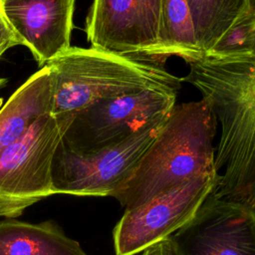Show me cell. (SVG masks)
<instances>
[{
	"label": "cell",
	"instance_id": "17",
	"mask_svg": "<svg viewBox=\"0 0 255 255\" xmlns=\"http://www.w3.org/2000/svg\"><path fill=\"white\" fill-rule=\"evenodd\" d=\"M142 255H179L171 236L159 240L143 250Z\"/></svg>",
	"mask_w": 255,
	"mask_h": 255
},
{
	"label": "cell",
	"instance_id": "21",
	"mask_svg": "<svg viewBox=\"0 0 255 255\" xmlns=\"http://www.w3.org/2000/svg\"><path fill=\"white\" fill-rule=\"evenodd\" d=\"M252 2V7H253V11H254V17H255V0H251ZM254 28H255V23H254Z\"/></svg>",
	"mask_w": 255,
	"mask_h": 255
},
{
	"label": "cell",
	"instance_id": "20",
	"mask_svg": "<svg viewBox=\"0 0 255 255\" xmlns=\"http://www.w3.org/2000/svg\"><path fill=\"white\" fill-rule=\"evenodd\" d=\"M252 44H253V49H254V52H255V28L252 32Z\"/></svg>",
	"mask_w": 255,
	"mask_h": 255
},
{
	"label": "cell",
	"instance_id": "8",
	"mask_svg": "<svg viewBox=\"0 0 255 255\" xmlns=\"http://www.w3.org/2000/svg\"><path fill=\"white\" fill-rule=\"evenodd\" d=\"M163 0H94L86 21L93 48L149 61L159 43Z\"/></svg>",
	"mask_w": 255,
	"mask_h": 255
},
{
	"label": "cell",
	"instance_id": "13",
	"mask_svg": "<svg viewBox=\"0 0 255 255\" xmlns=\"http://www.w3.org/2000/svg\"><path fill=\"white\" fill-rule=\"evenodd\" d=\"M170 56L187 63L205 58L199 48L187 0H163L159 43L150 62L162 65Z\"/></svg>",
	"mask_w": 255,
	"mask_h": 255
},
{
	"label": "cell",
	"instance_id": "18",
	"mask_svg": "<svg viewBox=\"0 0 255 255\" xmlns=\"http://www.w3.org/2000/svg\"><path fill=\"white\" fill-rule=\"evenodd\" d=\"M17 45L20 43L2 15L0 18V58L8 49Z\"/></svg>",
	"mask_w": 255,
	"mask_h": 255
},
{
	"label": "cell",
	"instance_id": "6",
	"mask_svg": "<svg viewBox=\"0 0 255 255\" xmlns=\"http://www.w3.org/2000/svg\"><path fill=\"white\" fill-rule=\"evenodd\" d=\"M165 122L156 123L120 143L92 153H76L61 142L52 165L54 194L114 196L130 177Z\"/></svg>",
	"mask_w": 255,
	"mask_h": 255
},
{
	"label": "cell",
	"instance_id": "15",
	"mask_svg": "<svg viewBox=\"0 0 255 255\" xmlns=\"http://www.w3.org/2000/svg\"><path fill=\"white\" fill-rule=\"evenodd\" d=\"M254 11L232 27L212 48L205 58L216 61L255 59L252 44L254 30Z\"/></svg>",
	"mask_w": 255,
	"mask_h": 255
},
{
	"label": "cell",
	"instance_id": "16",
	"mask_svg": "<svg viewBox=\"0 0 255 255\" xmlns=\"http://www.w3.org/2000/svg\"><path fill=\"white\" fill-rule=\"evenodd\" d=\"M239 61L241 74L243 76L247 92L255 107V59Z\"/></svg>",
	"mask_w": 255,
	"mask_h": 255
},
{
	"label": "cell",
	"instance_id": "9",
	"mask_svg": "<svg viewBox=\"0 0 255 255\" xmlns=\"http://www.w3.org/2000/svg\"><path fill=\"white\" fill-rule=\"evenodd\" d=\"M170 236L179 255H255V208L210 193Z\"/></svg>",
	"mask_w": 255,
	"mask_h": 255
},
{
	"label": "cell",
	"instance_id": "19",
	"mask_svg": "<svg viewBox=\"0 0 255 255\" xmlns=\"http://www.w3.org/2000/svg\"><path fill=\"white\" fill-rule=\"evenodd\" d=\"M6 83H7V79H5V78H0V88L4 87V86L6 85Z\"/></svg>",
	"mask_w": 255,
	"mask_h": 255
},
{
	"label": "cell",
	"instance_id": "10",
	"mask_svg": "<svg viewBox=\"0 0 255 255\" xmlns=\"http://www.w3.org/2000/svg\"><path fill=\"white\" fill-rule=\"evenodd\" d=\"M76 0H0L2 15L39 66L71 47Z\"/></svg>",
	"mask_w": 255,
	"mask_h": 255
},
{
	"label": "cell",
	"instance_id": "1",
	"mask_svg": "<svg viewBox=\"0 0 255 255\" xmlns=\"http://www.w3.org/2000/svg\"><path fill=\"white\" fill-rule=\"evenodd\" d=\"M184 78L208 101L221 125L212 194L255 208V107L237 60L190 62Z\"/></svg>",
	"mask_w": 255,
	"mask_h": 255
},
{
	"label": "cell",
	"instance_id": "2",
	"mask_svg": "<svg viewBox=\"0 0 255 255\" xmlns=\"http://www.w3.org/2000/svg\"><path fill=\"white\" fill-rule=\"evenodd\" d=\"M216 120L204 98L175 105L130 177L113 197L131 209L193 177L217 173L212 144Z\"/></svg>",
	"mask_w": 255,
	"mask_h": 255
},
{
	"label": "cell",
	"instance_id": "14",
	"mask_svg": "<svg viewBox=\"0 0 255 255\" xmlns=\"http://www.w3.org/2000/svg\"><path fill=\"white\" fill-rule=\"evenodd\" d=\"M197 44L204 56L253 11L251 0H187Z\"/></svg>",
	"mask_w": 255,
	"mask_h": 255
},
{
	"label": "cell",
	"instance_id": "5",
	"mask_svg": "<svg viewBox=\"0 0 255 255\" xmlns=\"http://www.w3.org/2000/svg\"><path fill=\"white\" fill-rule=\"evenodd\" d=\"M178 92L151 89L100 101L79 112L62 143L87 154L115 145L134 133L168 119Z\"/></svg>",
	"mask_w": 255,
	"mask_h": 255
},
{
	"label": "cell",
	"instance_id": "3",
	"mask_svg": "<svg viewBox=\"0 0 255 255\" xmlns=\"http://www.w3.org/2000/svg\"><path fill=\"white\" fill-rule=\"evenodd\" d=\"M45 66L53 78L54 116L74 118L106 99L151 89L178 92L181 87V79L160 64L93 47L71 46Z\"/></svg>",
	"mask_w": 255,
	"mask_h": 255
},
{
	"label": "cell",
	"instance_id": "7",
	"mask_svg": "<svg viewBox=\"0 0 255 255\" xmlns=\"http://www.w3.org/2000/svg\"><path fill=\"white\" fill-rule=\"evenodd\" d=\"M217 178V173L193 177L140 206L126 209L113 232L116 255H134L176 232L194 216Z\"/></svg>",
	"mask_w": 255,
	"mask_h": 255
},
{
	"label": "cell",
	"instance_id": "11",
	"mask_svg": "<svg viewBox=\"0 0 255 255\" xmlns=\"http://www.w3.org/2000/svg\"><path fill=\"white\" fill-rule=\"evenodd\" d=\"M53 78L42 67L20 86L0 110V154L18 141L42 117L52 114Z\"/></svg>",
	"mask_w": 255,
	"mask_h": 255
},
{
	"label": "cell",
	"instance_id": "4",
	"mask_svg": "<svg viewBox=\"0 0 255 255\" xmlns=\"http://www.w3.org/2000/svg\"><path fill=\"white\" fill-rule=\"evenodd\" d=\"M73 117H42L0 154V217L16 218L54 194L52 165Z\"/></svg>",
	"mask_w": 255,
	"mask_h": 255
},
{
	"label": "cell",
	"instance_id": "12",
	"mask_svg": "<svg viewBox=\"0 0 255 255\" xmlns=\"http://www.w3.org/2000/svg\"><path fill=\"white\" fill-rule=\"evenodd\" d=\"M0 255L88 254L53 220L30 223L5 218L0 221Z\"/></svg>",
	"mask_w": 255,
	"mask_h": 255
}]
</instances>
